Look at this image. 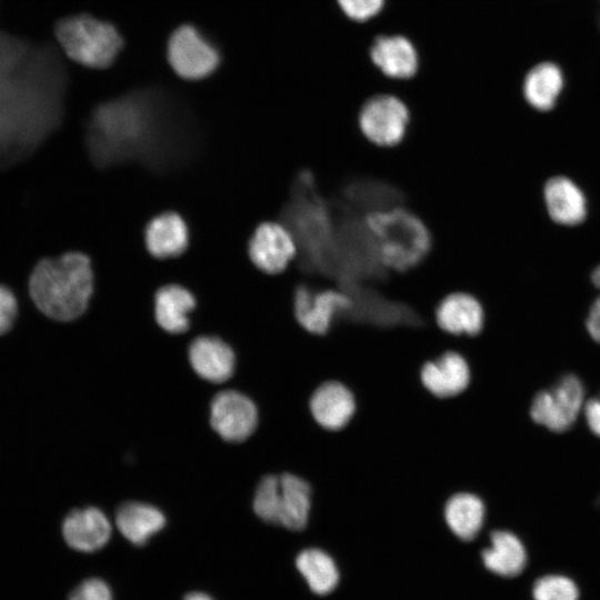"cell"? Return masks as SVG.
Returning a JSON list of instances; mask_svg holds the SVG:
<instances>
[{"label":"cell","instance_id":"obj_7","mask_svg":"<svg viewBox=\"0 0 600 600\" xmlns=\"http://www.w3.org/2000/svg\"><path fill=\"white\" fill-rule=\"evenodd\" d=\"M293 316L312 334L328 333L336 319L352 307L351 298L336 287H316L298 280L293 289Z\"/></svg>","mask_w":600,"mask_h":600},{"label":"cell","instance_id":"obj_17","mask_svg":"<svg viewBox=\"0 0 600 600\" xmlns=\"http://www.w3.org/2000/svg\"><path fill=\"white\" fill-rule=\"evenodd\" d=\"M279 478L278 527L293 532L303 531L310 519L312 488L306 479L293 472H281Z\"/></svg>","mask_w":600,"mask_h":600},{"label":"cell","instance_id":"obj_22","mask_svg":"<svg viewBox=\"0 0 600 600\" xmlns=\"http://www.w3.org/2000/svg\"><path fill=\"white\" fill-rule=\"evenodd\" d=\"M546 206L551 219L560 224L574 226L587 214V202L581 189L567 177H553L544 186Z\"/></svg>","mask_w":600,"mask_h":600},{"label":"cell","instance_id":"obj_32","mask_svg":"<svg viewBox=\"0 0 600 600\" xmlns=\"http://www.w3.org/2000/svg\"><path fill=\"white\" fill-rule=\"evenodd\" d=\"M583 411L589 429L600 437V396L590 399L583 406Z\"/></svg>","mask_w":600,"mask_h":600},{"label":"cell","instance_id":"obj_3","mask_svg":"<svg viewBox=\"0 0 600 600\" xmlns=\"http://www.w3.org/2000/svg\"><path fill=\"white\" fill-rule=\"evenodd\" d=\"M91 261L82 252L40 260L29 278L36 308L56 321H72L87 310L93 292Z\"/></svg>","mask_w":600,"mask_h":600},{"label":"cell","instance_id":"obj_15","mask_svg":"<svg viewBox=\"0 0 600 600\" xmlns=\"http://www.w3.org/2000/svg\"><path fill=\"white\" fill-rule=\"evenodd\" d=\"M370 59L383 76L393 80L411 79L419 68L418 51L402 34L378 36L371 44Z\"/></svg>","mask_w":600,"mask_h":600},{"label":"cell","instance_id":"obj_23","mask_svg":"<svg viewBox=\"0 0 600 600\" xmlns=\"http://www.w3.org/2000/svg\"><path fill=\"white\" fill-rule=\"evenodd\" d=\"M196 298L182 286L167 284L154 294V316L158 324L170 333H182L190 326V312Z\"/></svg>","mask_w":600,"mask_h":600},{"label":"cell","instance_id":"obj_31","mask_svg":"<svg viewBox=\"0 0 600 600\" xmlns=\"http://www.w3.org/2000/svg\"><path fill=\"white\" fill-rule=\"evenodd\" d=\"M69 600H112V593L103 580L90 578L74 588Z\"/></svg>","mask_w":600,"mask_h":600},{"label":"cell","instance_id":"obj_20","mask_svg":"<svg viewBox=\"0 0 600 600\" xmlns=\"http://www.w3.org/2000/svg\"><path fill=\"white\" fill-rule=\"evenodd\" d=\"M481 560L489 571L500 577L514 578L526 569L528 553L517 534L497 529L489 533V546L481 550Z\"/></svg>","mask_w":600,"mask_h":600},{"label":"cell","instance_id":"obj_26","mask_svg":"<svg viewBox=\"0 0 600 600\" xmlns=\"http://www.w3.org/2000/svg\"><path fill=\"white\" fill-rule=\"evenodd\" d=\"M296 566L314 593H329L338 583L339 573L333 559L319 548L300 551Z\"/></svg>","mask_w":600,"mask_h":600},{"label":"cell","instance_id":"obj_4","mask_svg":"<svg viewBox=\"0 0 600 600\" xmlns=\"http://www.w3.org/2000/svg\"><path fill=\"white\" fill-rule=\"evenodd\" d=\"M377 256L382 266L397 272L418 266L429 253L431 234L410 210L396 207L364 216Z\"/></svg>","mask_w":600,"mask_h":600},{"label":"cell","instance_id":"obj_25","mask_svg":"<svg viewBox=\"0 0 600 600\" xmlns=\"http://www.w3.org/2000/svg\"><path fill=\"white\" fill-rule=\"evenodd\" d=\"M564 84L562 70L553 62L534 66L526 74L522 92L526 101L537 110L552 109Z\"/></svg>","mask_w":600,"mask_h":600},{"label":"cell","instance_id":"obj_34","mask_svg":"<svg viewBox=\"0 0 600 600\" xmlns=\"http://www.w3.org/2000/svg\"><path fill=\"white\" fill-rule=\"evenodd\" d=\"M184 600H212V598L208 594L201 593V592H192L189 593Z\"/></svg>","mask_w":600,"mask_h":600},{"label":"cell","instance_id":"obj_13","mask_svg":"<svg viewBox=\"0 0 600 600\" xmlns=\"http://www.w3.org/2000/svg\"><path fill=\"white\" fill-rule=\"evenodd\" d=\"M309 410L321 428L337 431L351 421L357 410V402L353 392L344 383L328 380L312 392Z\"/></svg>","mask_w":600,"mask_h":600},{"label":"cell","instance_id":"obj_29","mask_svg":"<svg viewBox=\"0 0 600 600\" xmlns=\"http://www.w3.org/2000/svg\"><path fill=\"white\" fill-rule=\"evenodd\" d=\"M344 16L354 22H367L383 9L386 0H337Z\"/></svg>","mask_w":600,"mask_h":600},{"label":"cell","instance_id":"obj_18","mask_svg":"<svg viewBox=\"0 0 600 600\" xmlns=\"http://www.w3.org/2000/svg\"><path fill=\"white\" fill-rule=\"evenodd\" d=\"M189 360L198 376L213 383L228 380L236 366L233 350L221 339L211 336H201L191 342Z\"/></svg>","mask_w":600,"mask_h":600},{"label":"cell","instance_id":"obj_24","mask_svg":"<svg viewBox=\"0 0 600 600\" xmlns=\"http://www.w3.org/2000/svg\"><path fill=\"white\" fill-rule=\"evenodd\" d=\"M116 524L123 537L136 546L144 544L166 524L164 514L156 507L128 502L116 514Z\"/></svg>","mask_w":600,"mask_h":600},{"label":"cell","instance_id":"obj_11","mask_svg":"<svg viewBox=\"0 0 600 600\" xmlns=\"http://www.w3.org/2000/svg\"><path fill=\"white\" fill-rule=\"evenodd\" d=\"M258 418L254 402L238 391L226 390L212 399L210 422L226 441L248 439L258 426Z\"/></svg>","mask_w":600,"mask_h":600},{"label":"cell","instance_id":"obj_14","mask_svg":"<svg viewBox=\"0 0 600 600\" xmlns=\"http://www.w3.org/2000/svg\"><path fill=\"white\" fill-rule=\"evenodd\" d=\"M470 367L466 358L448 350L424 362L420 370L423 387L436 398L448 399L462 393L470 383Z\"/></svg>","mask_w":600,"mask_h":600},{"label":"cell","instance_id":"obj_33","mask_svg":"<svg viewBox=\"0 0 600 600\" xmlns=\"http://www.w3.org/2000/svg\"><path fill=\"white\" fill-rule=\"evenodd\" d=\"M586 327L591 338L594 341L600 342V297L593 301L590 308Z\"/></svg>","mask_w":600,"mask_h":600},{"label":"cell","instance_id":"obj_5","mask_svg":"<svg viewBox=\"0 0 600 600\" xmlns=\"http://www.w3.org/2000/svg\"><path fill=\"white\" fill-rule=\"evenodd\" d=\"M54 34L71 60L93 69L110 67L124 44L112 23L87 13L59 20Z\"/></svg>","mask_w":600,"mask_h":600},{"label":"cell","instance_id":"obj_16","mask_svg":"<svg viewBox=\"0 0 600 600\" xmlns=\"http://www.w3.org/2000/svg\"><path fill=\"white\" fill-rule=\"evenodd\" d=\"M61 531L70 548L93 552L109 541L111 524L101 510L89 507L70 511L62 521Z\"/></svg>","mask_w":600,"mask_h":600},{"label":"cell","instance_id":"obj_8","mask_svg":"<svg viewBox=\"0 0 600 600\" xmlns=\"http://www.w3.org/2000/svg\"><path fill=\"white\" fill-rule=\"evenodd\" d=\"M584 388L574 374L561 377L556 384L536 394L530 407L532 420L551 431L572 427L584 406Z\"/></svg>","mask_w":600,"mask_h":600},{"label":"cell","instance_id":"obj_21","mask_svg":"<svg viewBox=\"0 0 600 600\" xmlns=\"http://www.w3.org/2000/svg\"><path fill=\"white\" fill-rule=\"evenodd\" d=\"M146 247L158 259L174 258L186 251L189 230L176 212H163L149 221L144 231Z\"/></svg>","mask_w":600,"mask_h":600},{"label":"cell","instance_id":"obj_1","mask_svg":"<svg viewBox=\"0 0 600 600\" xmlns=\"http://www.w3.org/2000/svg\"><path fill=\"white\" fill-rule=\"evenodd\" d=\"M84 141L99 169L136 162L154 173H167L198 157L202 132L179 96L152 86L98 104L88 119Z\"/></svg>","mask_w":600,"mask_h":600},{"label":"cell","instance_id":"obj_28","mask_svg":"<svg viewBox=\"0 0 600 600\" xmlns=\"http://www.w3.org/2000/svg\"><path fill=\"white\" fill-rule=\"evenodd\" d=\"M533 600H579L577 583L568 576L559 573L544 574L532 586Z\"/></svg>","mask_w":600,"mask_h":600},{"label":"cell","instance_id":"obj_2","mask_svg":"<svg viewBox=\"0 0 600 600\" xmlns=\"http://www.w3.org/2000/svg\"><path fill=\"white\" fill-rule=\"evenodd\" d=\"M67 87L53 46L0 32V170L30 157L58 129Z\"/></svg>","mask_w":600,"mask_h":600},{"label":"cell","instance_id":"obj_35","mask_svg":"<svg viewBox=\"0 0 600 600\" xmlns=\"http://www.w3.org/2000/svg\"><path fill=\"white\" fill-rule=\"evenodd\" d=\"M592 281L597 288L600 289V266H598L592 273Z\"/></svg>","mask_w":600,"mask_h":600},{"label":"cell","instance_id":"obj_27","mask_svg":"<svg viewBox=\"0 0 600 600\" xmlns=\"http://www.w3.org/2000/svg\"><path fill=\"white\" fill-rule=\"evenodd\" d=\"M279 496V473L263 476L256 488L252 507L254 513L269 524L278 526Z\"/></svg>","mask_w":600,"mask_h":600},{"label":"cell","instance_id":"obj_9","mask_svg":"<svg viewBox=\"0 0 600 600\" xmlns=\"http://www.w3.org/2000/svg\"><path fill=\"white\" fill-rule=\"evenodd\" d=\"M363 136L378 147H394L406 137L410 122L407 104L392 94H376L361 107L358 118Z\"/></svg>","mask_w":600,"mask_h":600},{"label":"cell","instance_id":"obj_19","mask_svg":"<svg viewBox=\"0 0 600 600\" xmlns=\"http://www.w3.org/2000/svg\"><path fill=\"white\" fill-rule=\"evenodd\" d=\"M487 506L477 493L459 491L451 494L443 507V519L449 531L464 542L474 540L486 522Z\"/></svg>","mask_w":600,"mask_h":600},{"label":"cell","instance_id":"obj_6","mask_svg":"<svg viewBox=\"0 0 600 600\" xmlns=\"http://www.w3.org/2000/svg\"><path fill=\"white\" fill-rule=\"evenodd\" d=\"M167 59L182 79L197 81L212 74L221 62L218 46L193 24H182L170 36Z\"/></svg>","mask_w":600,"mask_h":600},{"label":"cell","instance_id":"obj_10","mask_svg":"<svg viewBox=\"0 0 600 600\" xmlns=\"http://www.w3.org/2000/svg\"><path fill=\"white\" fill-rule=\"evenodd\" d=\"M248 253L253 266L268 276L288 270L298 254L297 243L280 221H263L249 240Z\"/></svg>","mask_w":600,"mask_h":600},{"label":"cell","instance_id":"obj_12","mask_svg":"<svg viewBox=\"0 0 600 600\" xmlns=\"http://www.w3.org/2000/svg\"><path fill=\"white\" fill-rule=\"evenodd\" d=\"M437 326L451 336H478L484 328L486 311L472 293L454 291L443 297L434 310Z\"/></svg>","mask_w":600,"mask_h":600},{"label":"cell","instance_id":"obj_30","mask_svg":"<svg viewBox=\"0 0 600 600\" xmlns=\"http://www.w3.org/2000/svg\"><path fill=\"white\" fill-rule=\"evenodd\" d=\"M18 313L19 306L14 292L9 287L0 284V337L13 329Z\"/></svg>","mask_w":600,"mask_h":600}]
</instances>
